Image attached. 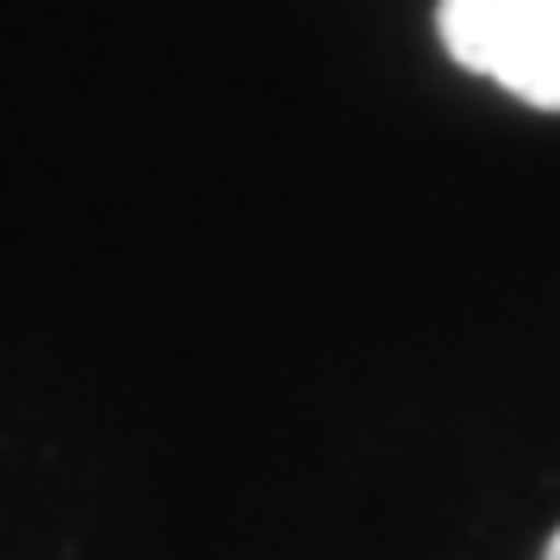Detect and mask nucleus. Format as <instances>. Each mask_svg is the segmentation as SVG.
<instances>
[{"instance_id":"f03ea898","label":"nucleus","mask_w":560,"mask_h":560,"mask_svg":"<svg viewBox=\"0 0 560 560\" xmlns=\"http://www.w3.org/2000/svg\"><path fill=\"white\" fill-rule=\"evenodd\" d=\"M541 560H560V529H555V541H548V555H541Z\"/></svg>"},{"instance_id":"f257e3e1","label":"nucleus","mask_w":560,"mask_h":560,"mask_svg":"<svg viewBox=\"0 0 560 560\" xmlns=\"http://www.w3.org/2000/svg\"><path fill=\"white\" fill-rule=\"evenodd\" d=\"M436 32L467 75L560 113V0H442Z\"/></svg>"}]
</instances>
